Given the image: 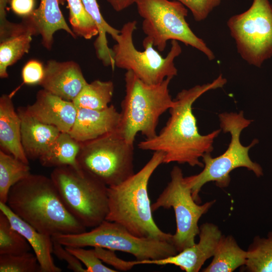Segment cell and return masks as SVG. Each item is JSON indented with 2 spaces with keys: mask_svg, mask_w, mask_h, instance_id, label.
Wrapping results in <instances>:
<instances>
[{
  "mask_svg": "<svg viewBox=\"0 0 272 272\" xmlns=\"http://www.w3.org/2000/svg\"><path fill=\"white\" fill-rule=\"evenodd\" d=\"M226 82L220 75L211 83L180 91L174 99V105L169 110L170 115L166 125L154 138L140 142L139 148L163 152L164 164L176 162L203 167L200 158L213 151L214 141L221 129L206 135L200 134L192 105L202 94L222 88Z\"/></svg>",
  "mask_w": 272,
  "mask_h": 272,
  "instance_id": "obj_1",
  "label": "cell"
},
{
  "mask_svg": "<svg viewBox=\"0 0 272 272\" xmlns=\"http://www.w3.org/2000/svg\"><path fill=\"white\" fill-rule=\"evenodd\" d=\"M7 204L41 233L52 236L86 231L64 206L50 177L31 173L11 188Z\"/></svg>",
  "mask_w": 272,
  "mask_h": 272,
  "instance_id": "obj_2",
  "label": "cell"
},
{
  "mask_svg": "<svg viewBox=\"0 0 272 272\" xmlns=\"http://www.w3.org/2000/svg\"><path fill=\"white\" fill-rule=\"evenodd\" d=\"M164 156L154 152L140 171L117 185L108 186L106 220L120 224L138 237L172 242L173 234L162 231L154 220L148 193L150 179L163 163Z\"/></svg>",
  "mask_w": 272,
  "mask_h": 272,
  "instance_id": "obj_3",
  "label": "cell"
},
{
  "mask_svg": "<svg viewBox=\"0 0 272 272\" xmlns=\"http://www.w3.org/2000/svg\"><path fill=\"white\" fill-rule=\"evenodd\" d=\"M172 78L155 85L147 84L131 71L124 75L125 95L121 103L120 120L116 130L128 143L133 145L141 132L147 139L157 134L160 117L174 104L169 93Z\"/></svg>",
  "mask_w": 272,
  "mask_h": 272,
  "instance_id": "obj_4",
  "label": "cell"
},
{
  "mask_svg": "<svg viewBox=\"0 0 272 272\" xmlns=\"http://www.w3.org/2000/svg\"><path fill=\"white\" fill-rule=\"evenodd\" d=\"M220 126L224 132L231 135L230 143L227 150L220 156L212 157L210 153L202 157L203 169L199 173L184 177L185 181L191 189L196 202L200 200L199 193L202 187L209 182H215L220 188L227 187L230 182V174L234 169L244 167L252 171L258 177L263 175L261 166L249 157V151L258 142L254 140L248 146L240 142V134L252 122L245 118L243 112H223L219 115Z\"/></svg>",
  "mask_w": 272,
  "mask_h": 272,
  "instance_id": "obj_5",
  "label": "cell"
},
{
  "mask_svg": "<svg viewBox=\"0 0 272 272\" xmlns=\"http://www.w3.org/2000/svg\"><path fill=\"white\" fill-rule=\"evenodd\" d=\"M50 177L67 211L86 228L106 220L108 186L80 167L54 168Z\"/></svg>",
  "mask_w": 272,
  "mask_h": 272,
  "instance_id": "obj_6",
  "label": "cell"
},
{
  "mask_svg": "<svg viewBox=\"0 0 272 272\" xmlns=\"http://www.w3.org/2000/svg\"><path fill=\"white\" fill-rule=\"evenodd\" d=\"M139 15L143 18L142 29L146 36L143 43H152L162 52L168 40L180 41L203 53L210 60L214 52L205 41L192 31L186 18L188 10L173 0H135Z\"/></svg>",
  "mask_w": 272,
  "mask_h": 272,
  "instance_id": "obj_7",
  "label": "cell"
},
{
  "mask_svg": "<svg viewBox=\"0 0 272 272\" xmlns=\"http://www.w3.org/2000/svg\"><path fill=\"white\" fill-rule=\"evenodd\" d=\"M64 246L99 247L133 255L136 260L165 258L178 253L172 242L137 237L120 224L106 220L90 231L52 236Z\"/></svg>",
  "mask_w": 272,
  "mask_h": 272,
  "instance_id": "obj_8",
  "label": "cell"
},
{
  "mask_svg": "<svg viewBox=\"0 0 272 272\" xmlns=\"http://www.w3.org/2000/svg\"><path fill=\"white\" fill-rule=\"evenodd\" d=\"M137 24L136 21L125 23L113 39L116 42L112 48L115 67L131 71L149 85L158 84L167 78H173L178 72L174 60L182 52L178 41L171 40L170 51L165 57L150 43H143L144 50H139L133 41Z\"/></svg>",
  "mask_w": 272,
  "mask_h": 272,
  "instance_id": "obj_9",
  "label": "cell"
},
{
  "mask_svg": "<svg viewBox=\"0 0 272 272\" xmlns=\"http://www.w3.org/2000/svg\"><path fill=\"white\" fill-rule=\"evenodd\" d=\"M133 150L115 130L81 143L77 163L107 186L116 185L134 174Z\"/></svg>",
  "mask_w": 272,
  "mask_h": 272,
  "instance_id": "obj_10",
  "label": "cell"
},
{
  "mask_svg": "<svg viewBox=\"0 0 272 272\" xmlns=\"http://www.w3.org/2000/svg\"><path fill=\"white\" fill-rule=\"evenodd\" d=\"M238 53L248 64L260 67L272 57V5L268 0H253L245 12L227 21Z\"/></svg>",
  "mask_w": 272,
  "mask_h": 272,
  "instance_id": "obj_11",
  "label": "cell"
},
{
  "mask_svg": "<svg viewBox=\"0 0 272 272\" xmlns=\"http://www.w3.org/2000/svg\"><path fill=\"white\" fill-rule=\"evenodd\" d=\"M215 200L198 205L195 201L191 189L186 183L181 169L175 166L170 172V180L152 204V211L159 208H172L174 212L176 230L172 242L178 252L193 245L199 233L198 222L215 202Z\"/></svg>",
  "mask_w": 272,
  "mask_h": 272,
  "instance_id": "obj_12",
  "label": "cell"
},
{
  "mask_svg": "<svg viewBox=\"0 0 272 272\" xmlns=\"http://www.w3.org/2000/svg\"><path fill=\"white\" fill-rule=\"evenodd\" d=\"M199 241L176 254L155 260H135L137 265L151 264L159 265L173 264L186 272H198L205 261L214 255L218 242L223 235L219 227L212 223L199 226Z\"/></svg>",
  "mask_w": 272,
  "mask_h": 272,
  "instance_id": "obj_13",
  "label": "cell"
},
{
  "mask_svg": "<svg viewBox=\"0 0 272 272\" xmlns=\"http://www.w3.org/2000/svg\"><path fill=\"white\" fill-rule=\"evenodd\" d=\"M87 83L76 62L51 59L44 66V76L39 85L43 89L73 101Z\"/></svg>",
  "mask_w": 272,
  "mask_h": 272,
  "instance_id": "obj_14",
  "label": "cell"
},
{
  "mask_svg": "<svg viewBox=\"0 0 272 272\" xmlns=\"http://www.w3.org/2000/svg\"><path fill=\"white\" fill-rule=\"evenodd\" d=\"M33 117L69 132L76 120L78 109L73 101L65 100L44 89L39 90L34 103L25 108Z\"/></svg>",
  "mask_w": 272,
  "mask_h": 272,
  "instance_id": "obj_15",
  "label": "cell"
},
{
  "mask_svg": "<svg viewBox=\"0 0 272 272\" xmlns=\"http://www.w3.org/2000/svg\"><path fill=\"white\" fill-rule=\"evenodd\" d=\"M120 120V112L110 105L103 110L79 108L70 135L80 143L90 141L115 131Z\"/></svg>",
  "mask_w": 272,
  "mask_h": 272,
  "instance_id": "obj_16",
  "label": "cell"
},
{
  "mask_svg": "<svg viewBox=\"0 0 272 272\" xmlns=\"http://www.w3.org/2000/svg\"><path fill=\"white\" fill-rule=\"evenodd\" d=\"M17 112L21 120V142L28 159H38L48 150L61 132L55 126L39 121L24 107Z\"/></svg>",
  "mask_w": 272,
  "mask_h": 272,
  "instance_id": "obj_17",
  "label": "cell"
},
{
  "mask_svg": "<svg viewBox=\"0 0 272 272\" xmlns=\"http://www.w3.org/2000/svg\"><path fill=\"white\" fill-rule=\"evenodd\" d=\"M0 211L7 216L13 227L28 242L38 259L41 272L61 271V269L54 263L52 257L53 240L51 236L37 231L16 215L6 203L0 202Z\"/></svg>",
  "mask_w": 272,
  "mask_h": 272,
  "instance_id": "obj_18",
  "label": "cell"
},
{
  "mask_svg": "<svg viewBox=\"0 0 272 272\" xmlns=\"http://www.w3.org/2000/svg\"><path fill=\"white\" fill-rule=\"evenodd\" d=\"M13 95L3 94L0 98L1 150L29 164L21 142V120L15 110Z\"/></svg>",
  "mask_w": 272,
  "mask_h": 272,
  "instance_id": "obj_19",
  "label": "cell"
},
{
  "mask_svg": "<svg viewBox=\"0 0 272 272\" xmlns=\"http://www.w3.org/2000/svg\"><path fill=\"white\" fill-rule=\"evenodd\" d=\"M59 0H40L38 8L28 16L32 21L43 46L51 50L53 43V35L59 30H64L76 38L77 36L66 23L59 7Z\"/></svg>",
  "mask_w": 272,
  "mask_h": 272,
  "instance_id": "obj_20",
  "label": "cell"
},
{
  "mask_svg": "<svg viewBox=\"0 0 272 272\" xmlns=\"http://www.w3.org/2000/svg\"><path fill=\"white\" fill-rule=\"evenodd\" d=\"M213 257L210 264L202 271L232 272L245 265L247 250L241 248L232 235H223Z\"/></svg>",
  "mask_w": 272,
  "mask_h": 272,
  "instance_id": "obj_21",
  "label": "cell"
},
{
  "mask_svg": "<svg viewBox=\"0 0 272 272\" xmlns=\"http://www.w3.org/2000/svg\"><path fill=\"white\" fill-rule=\"evenodd\" d=\"M81 143L73 138L69 132H61L48 150L39 159L42 166L59 167L71 166L79 167L77 157Z\"/></svg>",
  "mask_w": 272,
  "mask_h": 272,
  "instance_id": "obj_22",
  "label": "cell"
},
{
  "mask_svg": "<svg viewBox=\"0 0 272 272\" xmlns=\"http://www.w3.org/2000/svg\"><path fill=\"white\" fill-rule=\"evenodd\" d=\"M39 35L36 28L31 25L0 41V77H8V67L27 53L31 47L32 36Z\"/></svg>",
  "mask_w": 272,
  "mask_h": 272,
  "instance_id": "obj_23",
  "label": "cell"
},
{
  "mask_svg": "<svg viewBox=\"0 0 272 272\" xmlns=\"http://www.w3.org/2000/svg\"><path fill=\"white\" fill-rule=\"evenodd\" d=\"M83 4L96 23L99 31L98 37L94 42L97 56L105 66H111L113 70L115 67L112 48L109 47L107 34L114 39L120 32L110 25L102 16L97 0H82Z\"/></svg>",
  "mask_w": 272,
  "mask_h": 272,
  "instance_id": "obj_24",
  "label": "cell"
},
{
  "mask_svg": "<svg viewBox=\"0 0 272 272\" xmlns=\"http://www.w3.org/2000/svg\"><path fill=\"white\" fill-rule=\"evenodd\" d=\"M114 88L113 83L111 81L95 80L88 83L73 102L77 109H104L109 106Z\"/></svg>",
  "mask_w": 272,
  "mask_h": 272,
  "instance_id": "obj_25",
  "label": "cell"
},
{
  "mask_svg": "<svg viewBox=\"0 0 272 272\" xmlns=\"http://www.w3.org/2000/svg\"><path fill=\"white\" fill-rule=\"evenodd\" d=\"M30 174L29 164L0 150V202L7 204L11 188Z\"/></svg>",
  "mask_w": 272,
  "mask_h": 272,
  "instance_id": "obj_26",
  "label": "cell"
},
{
  "mask_svg": "<svg viewBox=\"0 0 272 272\" xmlns=\"http://www.w3.org/2000/svg\"><path fill=\"white\" fill-rule=\"evenodd\" d=\"M245 269L249 272H272V231L266 236H255L247 250Z\"/></svg>",
  "mask_w": 272,
  "mask_h": 272,
  "instance_id": "obj_27",
  "label": "cell"
},
{
  "mask_svg": "<svg viewBox=\"0 0 272 272\" xmlns=\"http://www.w3.org/2000/svg\"><path fill=\"white\" fill-rule=\"evenodd\" d=\"M31 249L25 238L13 227L7 216L0 211V254H21Z\"/></svg>",
  "mask_w": 272,
  "mask_h": 272,
  "instance_id": "obj_28",
  "label": "cell"
},
{
  "mask_svg": "<svg viewBox=\"0 0 272 272\" xmlns=\"http://www.w3.org/2000/svg\"><path fill=\"white\" fill-rule=\"evenodd\" d=\"M69 8V21L76 36L90 39L98 36V27L85 9L82 0H66Z\"/></svg>",
  "mask_w": 272,
  "mask_h": 272,
  "instance_id": "obj_29",
  "label": "cell"
},
{
  "mask_svg": "<svg viewBox=\"0 0 272 272\" xmlns=\"http://www.w3.org/2000/svg\"><path fill=\"white\" fill-rule=\"evenodd\" d=\"M1 272H41V266L34 254L30 252L21 254H0Z\"/></svg>",
  "mask_w": 272,
  "mask_h": 272,
  "instance_id": "obj_30",
  "label": "cell"
},
{
  "mask_svg": "<svg viewBox=\"0 0 272 272\" xmlns=\"http://www.w3.org/2000/svg\"><path fill=\"white\" fill-rule=\"evenodd\" d=\"M83 264L86 272H116L114 270L103 264L95 253L93 249H85L83 247L64 246Z\"/></svg>",
  "mask_w": 272,
  "mask_h": 272,
  "instance_id": "obj_31",
  "label": "cell"
},
{
  "mask_svg": "<svg viewBox=\"0 0 272 272\" xmlns=\"http://www.w3.org/2000/svg\"><path fill=\"white\" fill-rule=\"evenodd\" d=\"M180 2L191 12L197 22L205 20L210 13L220 5L221 0H173Z\"/></svg>",
  "mask_w": 272,
  "mask_h": 272,
  "instance_id": "obj_32",
  "label": "cell"
},
{
  "mask_svg": "<svg viewBox=\"0 0 272 272\" xmlns=\"http://www.w3.org/2000/svg\"><path fill=\"white\" fill-rule=\"evenodd\" d=\"M93 250L102 262L112 266L116 270L127 271L137 265L135 260H123L116 255L114 250L99 247H95Z\"/></svg>",
  "mask_w": 272,
  "mask_h": 272,
  "instance_id": "obj_33",
  "label": "cell"
},
{
  "mask_svg": "<svg viewBox=\"0 0 272 272\" xmlns=\"http://www.w3.org/2000/svg\"><path fill=\"white\" fill-rule=\"evenodd\" d=\"M44 74V66L35 59L28 61L22 70L23 84L29 85L40 84Z\"/></svg>",
  "mask_w": 272,
  "mask_h": 272,
  "instance_id": "obj_34",
  "label": "cell"
},
{
  "mask_svg": "<svg viewBox=\"0 0 272 272\" xmlns=\"http://www.w3.org/2000/svg\"><path fill=\"white\" fill-rule=\"evenodd\" d=\"M52 253L59 259L65 261L67 268L75 272H86L81 262L73 254L69 251L63 245L53 239Z\"/></svg>",
  "mask_w": 272,
  "mask_h": 272,
  "instance_id": "obj_35",
  "label": "cell"
},
{
  "mask_svg": "<svg viewBox=\"0 0 272 272\" xmlns=\"http://www.w3.org/2000/svg\"><path fill=\"white\" fill-rule=\"evenodd\" d=\"M9 2L14 13L23 17L30 15L35 10V0H10Z\"/></svg>",
  "mask_w": 272,
  "mask_h": 272,
  "instance_id": "obj_36",
  "label": "cell"
},
{
  "mask_svg": "<svg viewBox=\"0 0 272 272\" xmlns=\"http://www.w3.org/2000/svg\"><path fill=\"white\" fill-rule=\"evenodd\" d=\"M116 12L122 11L134 4L135 0H106Z\"/></svg>",
  "mask_w": 272,
  "mask_h": 272,
  "instance_id": "obj_37",
  "label": "cell"
},
{
  "mask_svg": "<svg viewBox=\"0 0 272 272\" xmlns=\"http://www.w3.org/2000/svg\"><path fill=\"white\" fill-rule=\"evenodd\" d=\"M59 4L61 5H64L66 0H59Z\"/></svg>",
  "mask_w": 272,
  "mask_h": 272,
  "instance_id": "obj_38",
  "label": "cell"
},
{
  "mask_svg": "<svg viewBox=\"0 0 272 272\" xmlns=\"http://www.w3.org/2000/svg\"><path fill=\"white\" fill-rule=\"evenodd\" d=\"M8 1H9V2L10 0H8Z\"/></svg>",
  "mask_w": 272,
  "mask_h": 272,
  "instance_id": "obj_39",
  "label": "cell"
}]
</instances>
